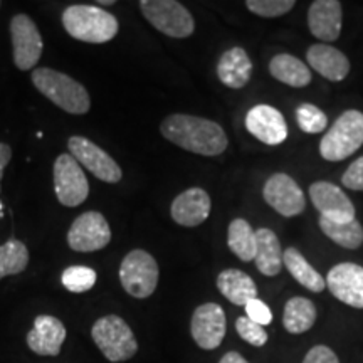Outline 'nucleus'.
I'll return each mask as SVG.
<instances>
[{
  "mask_svg": "<svg viewBox=\"0 0 363 363\" xmlns=\"http://www.w3.org/2000/svg\"><path fill=\"white\" fill-rule=\"evenodd\" d=\"M211 195L203 189L192 187L180 195H177L172 202L170 214L179 225L197 227L207 220L211 216Z\"/></svg>",
  "mask_w": 363,
  "mask_h": 363,
  "instance_id": "18",
  "label": "nucleus"
},
{
  "mask_svg": "<svg viewBox=\"0 0 363 363\" xmlns=\"http://www.w3.org/2000/svg\"><path fill=\"white\" fill-rule=\"evenodd\" d=\"M269 72L272 78L291 88H305L311 83V72L301 59L291 54H278L269 61Z\"/></svg>",
  "mask_w": 363,
  "mask_h": 363,
  "instance_id": "24",
  "label": "nucleus"
},
{
  "mask_svg": "<svg viewBox=\"0 0 363 363\" xmlns=\"http://www.w3.org/2000/svg\"><path fill=\"white\" fill-rule=\"evenodd\" d=\"M111 240V229L101 212L89 211L76 217L67 233V244L76 252H94Z\"/></svg>",
  "mask_w": 363,
  "mask_h": 363,
  "instance_id": "9",
  "label": "nucleus"
},
{
  "mask_svg": "<svg viewBox=\"0 0 363 363\" xmlns=\"http://www.w3.org/2000/svg\"><path fill=\"white\" fill-rule=\"evenodd\" d=\"M310 199L323 219L333 222L355 220V207L338 185L330 182H315L310 187Z\"/></svg>",
  "mask_w": 363,
  "mask_h": 363,
  "instance_id": "14",
  "label": "nucleus"
},
{
  "mask_svg": "<svg viewBox=\"0 0 363 363\" xmlns=\"http://www.w3.org/2000/svg\"><path fill=\"white\" fill-rule=\"evenodd\" d=\"M66 335V326L61 320L51 315H39L34 320L33 330L27 333V345L38 355L56 357L61 353Z\"/></svg>",
  "mask_w": 363,
  "mask_h": 363,
  "instance_id": "17",
  "label": "nucleus"
},
{
  "mask_svg": "<svg viewBox=\"0 0 363 363\" xmlns=\"http://www.w3.org/2000/svg\"><path fill=\"white\" fill-rule=\"evenodd\" d=\"M219 363H249V362L242 355H240V353L229 352V353H225V355L220 358Z\"/></svg>",
  "mask_w": 363,
  "mask_h": 363,
  "instance_id": "38",
  "label": "nucleus"
},
{
  "mask_svg": "<svg viewBox=\"0 0 363 363\" xmlns=\"http://www.w3.org/2000/svg\"><path fill=\"white\" fill-rule=\"evenodd\" d=\"M330 293L345 305L363 310V267L353 262H342L331 267L326 276Z\"/></svg>",
  "mask_w": 363,
  "mask_h": 363,
  "instance_id": "15",
  "label": "nucleus"
},
{
  "mask_svg": "<svg viewBox=\"0 0 363 363\" xmlns=\"http://www.w3.org/2000/svg\"><path fill=\"white\" fill-rule=\"evenodd\" d=\"M246 316L251 318L254 323L266 326L272 323V311L269 310V306L266 305L264 301H261L259 298L251 299L246 306Z\"/></svg>",
  "mask_w": 363,
  "mask_h": 363,
  "instance_id": "34",
  "label": "nucleus"
},
{
  "mask_svg": "<svg viewBox=\"0 0 363 363\" xmlns=\"http://www.w3.org/2000/svg\"><path fill=\"white\" fill-rule=\"evenodd\" d=\"M140 11L150 24L169 38L185 39L195 30L192 13L177 0H142Z\"/></svg>",
  "mask_w": 363,
  "mask_h": 363,
  "instance_id": "6",
  "label": "nucleus"
},
{
  "mask_svg": "<svg viewBox=\"0 0 363 363\" xmlns=\"http://www.w3.org/2000/svg\"><path fill=\"white\" fill-rule=\"evenodd\" d=\"M62 26L71 38L89 44H104L118 34L116 17L96 6H69L62 12Z\"/></svg>",
  "mask_w": 363,
  "mask_h": 363,
  "instance_id": "3",
  "label": "nucleus"
},
{
  "mask_svg": "<svg viewBox=\"0 0 363 363\" xmlns=\"http://www.w3.org/2000/svg\"><path fill=\"white\" fill-rule=\"evenodd\" d=\"M343 11L338 0H316L308 12V27L316 39L333 43L342 33Z\"/></svg>",
  "mask_w": 363,
  "mask_h": 363,
  "instance_id": "19",
  "label": "nucleus"
},
{
  "mask_svg": "<svg viewBox=\"0 0 363 363\" xmlns=\"http://www.w3.org/2000/svg\"><path fill=\"white\" fill-rule=\"evenodd\" d=\"M235 331H238V335L244 342L254 345V347H262L267 342V333L264 326L254 323L251 318L247 316L238 318V321H235Z\"/></svg>",
  "mask_w": 363,
  "mask_h": 363,
  "instance_id": "33",
  "label": "nucleus"
},
{
  "mask_svg": "<svg viewBox=\"0 0 363 363\" xmlns=\"http://www.w3.org/2000/svg\"><path fill=\"white\" fill-rule=\"evenodd\" d=\"M310 66L323 78L333 83H340L350 72V61L342 51L328 44H313L306 52Z\"/></svg>",
  "mask_w": 363,
  "mask_h": 363,
  "instance_id": "20",
  "label": "nucleus"
},
{
  "mask_svg": "<svg viewBox=\"0 0 363 363\" xmlns=\"http://www.w3.org/2000/svg\"><path fill=\"white\" fill-rule=\"evenodd\" d=\"M13 65L21 71H29L43 56V38L35 22L26 13H17L11 21Z\"/></svg>",
  "mask_w": 363,
  "mask_h": 363,
  "instance_id": "10",
  "label": "nucleus"
},
{
  "mask_svg": "<svg viewBox=\"0 0 363 363\" xmlns=\"http://www.w3.org/2000/svg\"><path fill=\"white\" fill-rule=\"evenodd\" d=\"M190 333L202 350H216L225 337V313L217 303H206L194 311Z\"/></svg>",
  "mask_w": 363,
  "mask_h": 363,
  "instance_id": "13",
  "label": "nucleus"
},
{
  "mask_svg": "<svg viewBox=\"0 0 363 363\" xmlns=\"http://www.w3.org/2000/svg\"><path fill=\"white\" fill-rule=\"evenodd\" d=\"M113 0H99V2L96 4V6H113Z\"/></svg>",
  "mask_w": 363,
  "mask_h": 363,
  "instance_id": "39",
  "label": "nucleus"
},
{
  "mask_svg": "<svg viewBox=\"0 0 363 363\" xmlns=\"http://www.w3.org/2000/svg\"><path fill=\"white\" fill-rule=\"evenodd\" d=\"M33 84L49 101L69 115H86L91 99L86 88L71 76L51 67H38L33 71Z\"/></svg>",
  "mask_w": 363,
  "mask_h": 363,
  "instance_id": "2",
  "label": "nucleus"
},
{
  "mask_svg": "<svg viewBox=\"0 0 363 363\" xmlns=\"http://www.w3.org/2000/svg\"><path fill=\"white\" fill-rule=\"evenodd\" d=\"M283 264L286 266V269L289 271V274H291L299 284L305 286L306 289H310V291L320 293L325 289L326 281L323 279V276L306 261V257L303 256L298 249H286L283 252Z\"/></svg>",
  "mask_w": 363,
  "mask_h": 363,
  "instance_id": "25",
  "label": "nucleus"
},
{
  "mask_svg": "<svg viewBox=\"0 0 363 363\" xmlns=\"http://www.w3.org/2000/svg\"><path fill=\"white\" fill-rule=\"evenodd\" d=\"M246 7L261 17H279L294 7L293 0H247Z\"/></svg>",
  "mask_w": 363,
  "mask_h": 363,
  "instance_id": "32",
  "label": "nucleus"
},
{
  "mask_svg": "<svg viewBox=\"0 0 363 363\" xmlns=\"http://www.w3.org/2000/svg\"><path fill=\"white\" fill-rule=\"evenodd\" d=\"M217 76L220 83L230 89H240L252 76V61L242 48H230L217 62Z\"/></svg>",
  "mask_w": 363,
  "mask_h": 363,
  "instance_id": "21",
  "label": "nucleus"
},
{
  "mask_svg": "<svg viewBox=\"0 0 363 363\" xmlns=\"http://www.w3.org/2000/svg\"><path fill=\"white\" fill-rule=\"evenodd\" d=\"M342 182L347 189L362 192L363 190V157L357 158V160L348 167L347 172H345L342 177Z\"/></svg>",
  "mask_w": 363,
  "mask_h": 363,
  "instance_id": "35",
  "label": "nucleus"
},
{
  "mask_svg": "<svg viewBox=\"0 0 363 363\" xmlns=\"http://www.w3.org/2000/svg\"><path fill=\"white\" fill-rule=\"evenodd\" d=\"M217 288L222 296L235 306H246L251 299L257 298V286L246 272L239 269H225L217 276Z\"/></svg>",
  "mask_w": 363,
  "mask_h": 363,
  "instance_id": "22",
  "label": "nucleus"
},
{
  "mask_svg": "<svg viewBox=\"0 0 363 363\" xmlns=\"http://www.w3.org/2000/svg\"><path fill=\"white\" fill-rule=\"evenodd\" d=\"M29 264V249L19 239H9L0 246V279L19 274Z\"/></svg>",
  "mask_w": 363,
  "mask_h": 363,
  "instance_id": "29",
  "label": "nucleus"
},
{
  "mask_svg": "<svg viewBox=\"0 0 363 363\" xmlns=\"http://www.w3.org/2000/svg\"><path fill=\"white\" fill-rule=\"evenodd\" d=\"M303 363H340L337 353L325 345H316L306 353Z\"/></svg>",
  "mask_w": 363,
  "mask_h": 363,
  "instance_id": "36",
  "label": "nucleus"
},
{
  "mask_svg": "<svg viewBox=\"0 0 363 363\" xmlns=\"http://www.w3.org/2000/svg\"><path fill=\"white\" fill-rule=\"evenodd\" d=\"M0 7H2V2H0Z\"/></svg>",
  "mask_w": 363,
  "mask_h": 363,
  "instance_id": "40",
  "label": "nucleus"
},
{
  "mask_svg": "<svg viewBox=\"0 0 363 363\" xmlns=\"http://www.w3.org/2000/svg\"><path fill=\"white\" fill-rule=\"evenodd\" d=\"M296 121L305 133H321L328 125V118L316 104L301 103L296 108Z\"/></svg>",
  "mask_w": 363,
  "mask_h": 363,
  "instance_id": "31",
  "label": "nucleus"
},
{
  "mask_svg": "<svg viewBox=\"0 0 363 363\" xmlns=\"http://www.w3.org/2000/svg\"><path fill=\"white\" fill-rule=\"evenodd\" d=\"M256 261L257 269L264 276H276L283 267V249L278 235L271 229L261 227L256 230Z\"/></svg>",
  "mask_w": 363,
  "mask_h": 363,
  "instance_id": "23",
  "label": "nucleus"
},
{
  "mask_svg": "<svg viewBox=\"0 0 363 363\" xmlns=\"http://www.w3.org/2000/svg\"><path fill=\"white\" fill-rule=\"evenodd\" d=\"M227 246L240 261L251 262L256 257V233L244 219H234L227 229Z\"/></svg>",
  "mask_w": 363,
  "mask_h": 363,
  "instance_id": "27",
  "label": "nucleus"
},
{
  "mask_svg": "<svg viewBox=\"0 0 363 363\" xmlns=\"http://www.w3.org/2000/svg\"><path fill=\"white\" fill-rule=\"evenodd\" d=\"M262 195H264V201L283 217H296L306 207L303 190L286 174L271 175L266 182Z\"/></svg>",
  "mask_w": 363,
  "mask_h": 363,
  "instance_id": "12",
  "label": "nucleus"
},
{
  "mask_svg": "<svg viewBox=\"0 0 363 363\" xmlns=\"http://www.w3.org/2000/svg\"><path fill=\"white\" fill-rule=\"evenodd\" d=\"M67 148H69V155L74 157V160L79 165L88 169L101 182L116 184L123 177L120 165L103 148H99L96 143L84 138V136H71L69 142H67Z\"/></svg>",
  "mask_w": 363,
  "mask_h": 363,
  "instance_id": "11",
  "label": "nucleus"
},
{
  "mask_svg": "<svg viewBox=\"0 0 363 363\" xmlns=\"http://www.w3.org/2000/svg\"><path fill=\"white\" fill-rule=\"evenodd\" d=\"M320 229L326 238L345 249H358L363 244V227L357 219L352 222H333L320 217Z\"/></svg>",
  "mask_w": 363,
  "mask_h": 363,
  "instance_id": "28",
  "label": "nucleus"
},
{
  "mask_svg": "<svg viewBox=\"0 0 363 363\" xmlns=\"http://www.w3.org/2000/svg\"><path fill=\"white\" fill-rule=\"evenodd\" d=\"M162 135L177 147L203 157L220 155L227 148V136L216 121L184 113H175L163 120Z\"/></svg>",
  "mask_w": 363,
  "mask_h": 363,
  "instance_id": "1",
  "label": "nucleus"
},
{
  "mask_svg": "<svg viewBox=\"0 0 363 363\" xmlns=\"http://www.w3.org/2000/svg\"><path fill=\"white\" fill-rule=\"evenodd\" d=\"M54 190L65 207H78L89 195V184L74 157L62 153L54 162Z\"/></svg>",
  "mask_w": 363,
  "mask_h": 363,
  "instance_id": "8",
  "label": "nucleus"
},
{
  "mask_svg": "<svg viewBox=\"0 0 363 363\" xmlns=\"http://www.w3.org/2000/svg\"><path fill=\"white\" fill-rule=\"evenodd\" d=\"M91 337L106 360L113 363L130 360L138 352L133 331L123 318L116 315L99 318L91 328Z\"/></svg>",
  "mask_w": 363,
  "mask_h": 363,
  "instance_id": "5",
  "label": "nucleus"
},
{
  "mask_svg": "<svg viewBox=\"0 0 363 363\" xmlns=\"http://www.w3.org/2000/svg\"><path fill=\"white\" fill-rule=\"evenodd\" d=\"M246 128L266 145H279L288 138V125L279 110L269 104H256L246 116Z\"/></svg>",
  "mask_w": 363,
  "mask_h": 363,
  "instance_id": "16",
  "label": "nucleus"
},
{
  "mask_svg": "<svg viewBox=\"0 0 363 363\" xmlns=\"http://www.w3.org/2000/svg\"><path fill=\"white\" fill-rule=\"evenodd\" d=\"M316 316V306L313 305V301L306 298L296 296L286 303L283 313V325L286 331H289L291 335H301L313 328Z\"/></svg>",
  "mask_w": 363,
  "mask_h": 363,
  "instance_id": "26",
  "label": "nucleus"
},
{
  "mask_svg": "<svg viewBox=\"0 0 363 363\" xmlns=\"http://www.w3.org/2000/svg\"><path fill=\"white\" fill-rule=\"evenodd\" d=\"M62 286L71 293H86L96 284V271L86 266H69L61 276Z\"/></svg>",
  "mask_w": 363,
  "mask_h": 363,
  "instance_id": "30",
  "label": "nucleus"
},
{
  "mask_svg": "<svg viewBox=\"0 0 363 363\" xmlns=\"http://www.w3.org/2000/svg\"><path fill=\"white\" fill-rule=\"evenodd\" d=\"M363 145V113L348 110L335 121L320 142V153L328 162H342Z\"/></svg>",
  "mask_w": 363,
  "mask_h": 363,
  "instance_id": "4",
  "label": "nucleus"
},
{
  "mask_svg": "<svg viewBox=\"0 0 363 363\" xmlns=\"http://www.w3.org/2000/svg\"><path fill=\"white\" fill-rule=\"evenodd\" d=\"M12 158V148L7 143H0V179L4 175V169L7 167V163Z\"/></svg>",
  "mask_w": 363,
  "mask_h": 363,
  "instance_id": "37",
  "label": "nucleus"
},
{
  "mask_svg": "<svg viewBox=\"0 0 363 363\" xmlns=\"http://www.w3.org/2000/svg\"><path fill=\"white\" fill-rule=\"evenodd\" d=\"M158 276L160 271L155 257L143 249H133L121 261L120 281L130 296L138 299L152 296L157 289Z\"/></svg>",
  "mask_w": 363,
  "mask_h": 363,
  "instance_id": "7",
  "label": "nucleus"
}]
</instances>
